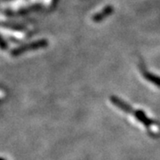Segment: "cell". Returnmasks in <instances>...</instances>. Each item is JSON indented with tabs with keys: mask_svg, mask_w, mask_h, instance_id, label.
<instances>
[{
	"mask_svg": "<svg viewBox=\"0 0 160 160\" xmlns=\"http://www.w3.org/2000/svg\"><path fill=\"white\" fill-rule=\"evenodd\" d=\"M110 102L115 105L117 108L121 109L122 111L126 112L127 114H130L134 117V118L138 120L140 123H142L143 126L146 128L149 129L151 126H155V122L152 119H150L149 117L146 115V113L142 110V109H134L132 108L129 104H127L126 102L121 100L120 98L117 97L116 95H111L110 96Z\"/></svg>",
	"mask_w": 160,
	"mask_h": 160,
	"instance_id": "6da1fadb",
	"label": "cell"
},
{
	"mask_svg": "<svg viewBox=\"0 0 160 160\" xmlns=\"http://www.w3.org/2000/svg\"><path fill=\"white\" fill-rule=\"evenodd\" d=\"M48 46V41L46 39H40L38 41H35L29 44H26L24 46H19L17 48H14L12 50L11 55L12 56H19L22 54L23 52L28 51H33V50H38L41 48H45Z\"/></svg>",
	"mask_w": 160,
	"mask_h": 160,
	"instance_id": "7a4b0ae2",
	"label": "cell"
},
{
	"mask_svg": "<svg viewBox=\"0 0 160 160\" xmlns=\"http://www.w3.org/2000/svg\"><path fill=\"white\" fill-rule=\"evenodd\" d=\"M112 12H113V7H112V6H105L102 10H101L100 12H98L97 13H95V14L92 16V20L94 22H100L103 21L105 18H107L108 16H109Z\"/></svg>",
	"mask_w": 160,
	"mask_h": 160,
	"instance_id": "3957f363",
	"label": "cell"
},
{
	"mask_svg": "<svg viewBox=\"0 0 160 160\" xmlns=\"http://www.w3.org/2000/svg\"><path fill=\"white\" fill-rule=\"evenodd\" d=\"M142 76L143 78L147 80V81H149L151 84H153V85L158 86V87H160V77L153 74L151 72H149L147 70H143Z\"/></svg>",
	"mask_w": 160,
	"mask_h": 160,
	"instance_id": "277c9868",
	"label": "cell"
},
{
	"mask_svg": "<svg viewBox=\"0 0 160 160\" xmlns=\"http://www.w3.org/2000/svg\"><path fill=\"white\" fill-rule=\"evenodd\" d=\"M56 1H57V0H52V4H53V5H55Z\"/></svg>",
	"mask_w": 160,
	"mask_h": 160,
	"instance_id": "5b68a950",
	"label": "cell"
},
{
	"mask_svg": "<svg viewBox=\"0 0 160 160\" xmlns=\"http://www.w3.org/2000/svg\"><path fill=\"white\" fill-rule=\"evenodd\" d=\"M1 160H6V159H5V158H2V159H1Z\"/></svg>",
	"mask_w": 160,
	"mask_h": 160,
	"instance_id": "8992f818",
	"label": "cell"
}]
</instances>
